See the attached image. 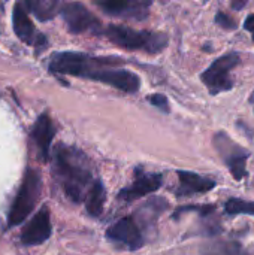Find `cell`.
Masks as SVG:
<instances>
[{
	"instance_id": "6da1fadb",
	"label": "cell",
	"mask_w": 254,
	"mask_h": 255,
	"mask_svg": "<svg viewBox=\"0 0 254 255\" xmlns=\"http://www.w3.org/2000/svg\"><path fill=\"white\" fill-rule=\"evenodd\" d=\"M120 57H100L84 52H57L49 58V70L58 75H69L90 79L114 87L115 90L135 94L141 88V79L136 73L123 67Z\"/></svg>"
},
{
	"instance_id": "7a4b0ae2",
	"label": "cell",
	"mask_w": 254,
	"mask_h": 255,
	"mask_svg": "<svg viewBox=\"0 0 254 255\" xmlns=\"http://www.w3.org/2000/svg\"><path fill=\"white\" fill-rule=\"evenodd\" d=\"M52 176L64 196L76 205L85 202L97 179L91 160L81 149L64 143H58L54 149Z\"/></svg>"
},
{
	"instance_id": "3957f363",
	"label": "cell",
	"mask_w": 254,
	"mask_h": 255,
	"mask_svg": "<svg viewBox=\"0 0 254 255\" xmlns=\"http://www.w3.org/2000/svg\"><path fill=\"white\" fill-rule=\"evenodd\" d=\"M103 36L114 45L127 51H141L147 54H159L168 46V36L159 31L136 30L126 25L109 24L103 30Z\"/></svg>"
},
{
	"instance_id": "277c9868",
	"label": "cell",
	"mask_w": 254,
	"mask_h": 255,
	"mask_svg": "<svg viewBox=\"0 0 254 255\" xmlns=\"http://www.w3.org/2000/svg\"><path fill=\"white\" fill-rule=\"evenodd\" d=\"M40 193H42L40 175L37 170L28 167L22 176L18 191L10 203L7 220H6L7 229L16 227L25 221V218L33 212L34 206L37 205Z\"/></svg>"
},
{
	"instance_id": "5b68a950",
	"label": "cell",
	"mask_w": 254,
	"mask_h": 255,
	"mask_svg": "<svg viewBox=\"0 0 254 255\" xmlns=\"http://www.w3.org/2000/svg\"><path fill=\"white\" fill-rule=\"evenodd\" d=\"M241 63L238 52H228L216 58L201 75L202 82L208 88L211 96L226 93L234 88V79L231 78L232 70Z\"/></svg>"
},
{
	"instance_id": "8992f818",
	"label": "cell",
	"mask_w": 254,
	"mask_h": 255,
	"mask_svg": "<svg viewBox=\"0 0 254 255\" xmlns=\"http://www.w3.org/2000/svg\"><path fill=\"white\" fill-rule=\"evenodd\" d=\"M213 145L228 169L231 170L235 181H243L247 176V161L250 151L237 143L225 131H217L213 137Z\"/></svg>"
},
{
	"instance_id": "52a82bcc",
	"label": "cell",
	"mask_w": 254,
	"mask_h": 255,
	"mask_svg": "<svg viewBox=\"0 0 254 255\" xmlns=\"http://www.w3.org/2000/svg\"><path fill=\"white\" fill-rule=\"evenodd\" d=\"M60 15L63 16L69 31L73 34L103 36L105 27L100 19L78 1H63Z\"/></svg>"
},
{
	"instance_id": "ba28073f",
	"label": "cell",
	"mask_w": 254,
	"mask_h": 255,
	"mask_svg": "<svg viewBox=\"0 0 254 255\" xmlns=\"http://www.w3.org/2000/svg\"><path fill=\"white\" fill-rule=\"evenodd\" d=\"M105 236L111 244L118 245L126 251H138L145 244L139 223L133 215L123 217L121 220L115 221L108 227Z\"/></svg>"
},
{
	"instance_id": "9c48e42d",
	"label": "cell",
	"mask_w": 254,
	"mask_h": 255,
	"mask_svg": "<svg viewBox=\"0 0 254 255\" xmlns=\"http://www.w3.org/2000/svg\"><path fill=\"white\" fill-rule=\"evenodd\" d=\"M163 185V175L157 172H148L142 167H136L133 172V182L124 187L117 194L118 200L124 203H132L141 197L156 193Z\"/></svg>"
},
{
	"instance_id": "30bf717a",
	"label": "cell",
	"mask_w": 254,
	"mask_h": 255,
	"mask_svg": "<svg viewBox=\"0 0 254 255\" xmlns=\"http://www.w3.org/2000/svg\"><path fill=\"white\" fill-rule=\"evenodd\" d=\"M106 15L127 21H144L148 18L151 0H93Z\"/></svg>"
},
{
	"instance_id": "8fae6325",
	"label": "cell",
	"mask_w": 254,
	"mask_h": 255,
	"mask_svg": "<svg viewBox=\"0 0 254 255\" xmlns=\"http://www.w3.org/2000/svg\"><path fill=\"white\" fill-rule=\"evenodd\" d=\"M12 24H13V31L15 34L27 45H31L34 48H45L48 45L46 37L36 30L33 25L28 10L24 4L22 0L16 1L13 6V13H12Z\"/></svg>"
},
{
	"instance_id": "7c38bea8",
	"label": "cell",
	"mask_w": 254,
	"mask_h": 255,
	"mask_svg": "<svg viewBox=\"0 0 254 255\" xmlns=\"http://www.w3.org/2000/svg\"><path fill=\"white\" fill-rule=\"evenodd\" d=\"M51 232H52V226H51L49 209L46 205H43L24 227L21 233V244L25 247L40 245L49 239Z\"/></svg>"
},
{
	"instance_id": "4fadbf2b",
	"label": "cell",
	"mask_w": 254,
	"mask_h": 255,
	"mask_svg": "<svg viewBox=\"0 0 254 255\" xmlns=\"http://www.w3.org/2000/svg\"><path fill=\"white\" fill-rule=\"evenodd\" d=\"M177 176H178V185L174 190L177 197L205 194V193H210L211 190H214L217 185L216 179H213L210 176H202L199 173L189 172V170H178Z\"/></svg>"
},
{
	"instance_id": "5bb4252c",
	"label": "cell",
	"mask_w": 254,
	"mask_h": 255,
	"mask_svg": "<svg viewBox=\"0 0 254 255\" xmlns=\"http://www.w3.org/2000/svg\"><path fill=\"white\" fill-rule=\"evenodd\" d=\"M54 136H55V127L52 124V120L49 118L48 114H42L36 120L31 128V139L37 149V155L42 161H48L49 158V151Z\"/></svg>"
},
{
	"instance_id": "9a60e30c",
	"label": "cell",
	"mask_w": 254,
	"mask_h": 255,
	"mask_svg": "<svg viewBox=\"0 0 254 255\" xmlns=\"http://www.w3.org/2000/svg\"><path fill=\"white\" fill-rule=\"evenodd\" d=\"M169 208V202L163 197H154L151 200H148L145 205H142L136 214L133 215L136 218V221H141V226L148 229V227H153L159 217Z\"/></svg>"
},
{
	"instance_id": "2e32d148",
	"label": "cell",
	"mask_w": 254,
	"mask_h": 255,
	"mask_svg": "<svg viewBox=\"0 0 254 255\" xmlns=\"http://www.w3.org/2000/svg\"><path fill=\"white\" fill-rule=\"evenodd\" d=\"M105 202H106V188H105L102 179L97 178L84 202L87 214L93 218H99L103 212Z\"/></svg>"
},
{
	"instance_id": "e0dca14e",
	"label": "cell",
	"mask_w": 254,
	"mask_h": 255,
	"mask_svg": "<svg viewBox=\"0 0 254 255\" xmlns=\"http://www.w3.org/2000/svg\"><path fill=\"white\" fill-rule=\"evenodd\" d=\"M27 10L31 12L37 19L48 21L60 13L63 1L61 0H22Z\"/></svg>"
},
{
	"instance_id": "ac0fdd59",
	"label": "cell",
	"mask_w": 254,
	"mask_h": 255,
	"mask_svg": "<svg viewBox=\"0 0 254 255\" xmlns=\"http://www.w3.org/2000/svg\"><path fill=\"white\" fill-rule=\"evenodd\" d=\"M201 255H250L247 250L234 241H217L201 248Z\"/></svg>"
},
{
	"instance_id": "d6986e66",
	"label": "cell",
	"mask_w": 254,
	"mask_h": 255,
	"mask_svg": "<svg viewBox=\"0 0 254 255\" xmlns=\"http://www.w3.org/2000/svg\"><path fill=\"white\" fill-rule=\"evenodd\" d=\"M225 212L228 215H250L254 217V202L231 197L225 202Z\"/></svg>"
},
{
	"instance_id": "ffe728a7",
	"label": "cell",
	"mask_w": 254,
	"mask_h": 255,
	"mask_svg": "<svg viewBox=\"0 0 254 255\" xmlns=\"http://www.w3.org/2000/svg\"><path fill=\"white\" fill-rule=\"evenodd\" d=\"M187 212H196V214H199L201 217L208 218V217H211V215L216 212V206H214V205H187V206H180V208H177V211L174 212L172 218H174V220H178L180 215L187 214Z\"/></svg>"
},
{
	"instance_id": "44dd1931",
	"label": "cell",
	"mask_w": 254,
	"mask_h": 255,
	"mask_svg": "<svg viewBox=\"0 0 254 255\" xmlns=\"http://www.w3.org/2000/svg\"><path fill=\"white\" fill-rule=\"evenodd\" d=\"M216 22L220 25V27H223V28H226V30H235V28H238V24H237V21L229 15V13H226V12H217V15H216Z\"/></svg>"
},
{
	"instance_id": "7402d4cb",
	"label": "cell",
	"mask_w": 254,
	"mask_h": 255,
	"mask_svg": "<svg viewBox=\"0 0 254 255\" xmlns=\"http://www.w3.org/2000/svg\"><path fill=\"white\" fill-rule=\"evenodd\" d=\"M148 102L154 108L162 111L163 114H169V111H171L169 109V102H168L166 96H163V94H151V96H148Z\"/></svg>"
},
{
	"instance_id": "603a6c76",
	"label": "cell",
	"mask_w": 254,
	"mask_h": 255,
	"mask_svg": "<svg viewBox=\"0 0 254 255\" xmlns=\"http://www.w3.org/2000/svg\"><path fill=\"white\" fill-rule=\"evenodd\" d=\"M244 28L253 34V39H254V13L253 15H249V16H247V19H246V22H244Z\"/></svg>"
},
{
	"instance_id": "cb8c5ba5",
	"label": "cell",
	"mask_w": 254,
	"mask_h": 255,
	"mask_svg": "<svg viewBox=\"0 0 254 255\" xmlns=\"http://www.w3.org/2000/svg\"><path fill=\"white\" fill-rule=\"evenodd\" d=\"M246 4H247V0H232V7H234L235 10L243 9Z\"/></svg>"
},
{
	"instance_id": "d4e9b609",
	"label": "cell",
	"mask_w": 254,
	"mask_h": 255,
	"mask_svg": "<svg viewBox=\"0 0 254 255\" xmlns=\"http://www.w3.org/2000/svg\"><path fill=\"white\" fill-rule=\"evenodd\" d=\"M250 103H253L254 105V90L253 93H252V96H250Z\"/></svg>"
},
{
	"instance_id": "484cf974",
	"label": "cell",
	"mask_w": 254,
	"mask_h": 255,
	"mask_svg": "<svg viewBox=\"0 0 254 255\" xmlns=\"http://www.w3.org/2000/svg\"><path fill=\"white\" fill-rule=\"evenodd\" d=\"M202 1H208V0H202Z\"/></svg>"
}]
</instances>
